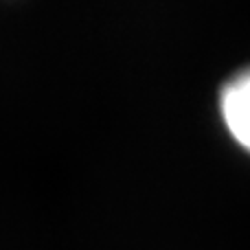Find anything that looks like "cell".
Segmentation results:
<instances>
[{
    "label": "cell",
    "mask_w": 250,
    "mask_h": 250,
    "mask_svg": "<svg viewBox=\"0 0 250 250\" xmlns=\"http://www.w3.org/2000/svg\"><path fill=\"white\" fill-rule=\"evenodd\" d=\"M220 112L229 134L250 151V68L237 73L222 88Z\"/></svg>",
    "instance_id": "6da1fadb"
}]
</instances>
